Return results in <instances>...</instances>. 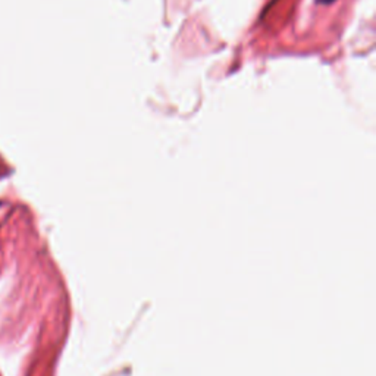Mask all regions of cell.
I'll use <instances>...</instances> for the list:
<instances>
[{
	"label": "cell",
	"instance_id": "6da1fadb",
	"mask_svg": "<svg viewBox=\"0 0 376 376\" xmlns=\"http://www.w3.org/2000/svg\"><path fill=\"white\" fill-rule=\"evenodd\" d=\"M318 2H319L320 5H331V3L336 2V0H318Z\"/></svg>",
	"mask_w": 376,
	"mask_h": 376
}]
</instances>
